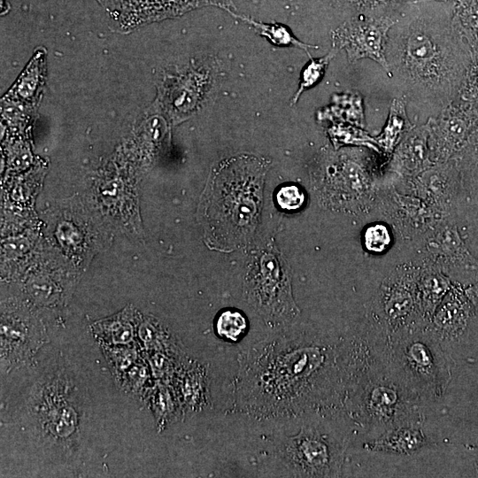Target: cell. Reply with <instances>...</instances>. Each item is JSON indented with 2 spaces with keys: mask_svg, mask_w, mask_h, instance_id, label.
Instances as JSON below:
<instances>
[{
  "mask_svg": "<svg viewBox=\"0 0 478 478\" xmlns=\"http://www.w3.org/2000/svg\"><path fill=\"white\" fill-rule=\"evenodd\" d=\"M343 340L303 333L254 344L239 357L235 408L259 418L343 409Z\"/></svg>",
  "mask_w": 478,
  "mask_h": 478,
  "instance_id": "6da1fadb",
  "label": "cell"
},
{
  "mask_svg": "<svg viewBox=\"0 0 478 478\" xmlns=\"http://www.w3.org/2000/svg\"><path fill=\"white\" fill-rule=\"evenodd\" d=\"M472 56L455 19L417 13L395 22L388 32L387 73L406 104L430 117L456 98Z\"/></svg>",
  "mask_w": 478,
  "mask_h": 478,
  "instance_id": "7a4b0ae2",
  "label": "cell"
},
{
  "mask_svg": "<svg viewBox=\"0 0 478 478\" xmlns=\"http://www.w3.org/2000/svg\"><path fill=\"white\" fill-rule=\"evenodd\" d=\"M266 166L254 157L226 160L216 171L204 201L209 241L223 249L239 247L252 236L260 212Z\"/></svg>",
  "mask_w": 478,
  "mask_h": 478,
  "instance_id": "3957f363",
  "label": "cell"
},
{
  "mask_svg": "<svg viewBox=\"0 0 478 478\" xmlns=\"http://www.w3.org/2000/svg\"><path fill=\"white\" fill-rule=\"evenodd\" d=\"M369 148L351 147L323 151L313 173L320 202L328 208L351 214L377 208L383 167L388 160Z\"/></svg>",
  "mask_w": 478,
  "mask_h": 478,
  "instance_id": "277c9868",
  "label": "cell"
},
{
  "mask_svg": "<svg viewBox=\"0 0 478 478\" xmlns=\"http://www.w3.org/2000/svg\"><path fill=\"white\" fill-rule=\"evenodd\" d=\"M388 353L399 379L423 405L443 397L451 381L452 359L428 325L389 335Z\"/></svg>",
  "mask_w": 478,
  "mask_h": 478,
  "instance_id": "5b68a950",
  "label": "cell"
},
{
  "mask_svg": "<svg viewBox=\"0 0 478 478\" xmlns=\"http://www.w3.org/2000/svg\"><path fill=\"white\" fill-rule=\"evenodd\" d=\"M79 390L66 372H56L37 384L29 414L37 436L46 443L68 449L78 440L83 416Z\"/></svg>",
  "mask_w": 478,
  "mask_h": 478,
  "instance_id": "8992f818",
  "label": "cell"
},
{
  "mask_svg": "<svg viewBox=\"0 0 478 478\" xmlns=\"http://www.w3.org/2000/svg\"><path fill=\"white\" fill-rule=\"evenodd\" d=\"M247 302L269 327L293 322L300 314L286 264L274 248L258 252L244 277Z\"/></svg>",
  "mask_w": 478,
  "mask_h": 478,
  "instance_id": "52a82bcc",
  "label": "cell"
},
{
  "mask_svg": "<svg viewBox=\"0 0 478 478\" xmlns=\"http://www.w3.org/2000/svg\"><path fill=\"white\" fill-rule=\"evenodd\" d=\"M345 450L343 439L316 426L306 425L279 443L277 455L295 476L338 477Z\"/></svg>",
  "mask_w": 478,
  "mask_h": 478,
  "instance_id": "ba28073f",
  "label": "cell"
},
{
  "mask_svg": "<svg viewBox=\"0 0 478 478\" xmlns=\"http://www.w3.org/2000/svg\"><path fill=\"white\" fill-rule=\"evenodd\" d=\"M413 243L414 261L438 267L463 286L478 281V258L467 243L459 216L440 220Z\"/></svg>",
  "mask_w": 478,
  "mask_h": 478,
  "instance_id": "9c48e42d",
  "label": "cell"
},
{
  "mask_svg": "<svg viewBox=\"0 0 478 478\" xmlns=\"http://www.w3.org/2000/svg\"><path fill=\"white\" fill-rule=\"evenodd\" d=\"M418 265L413 261L397 266L382 281L366 318L387 336L415 325H427L420 316L417 297Z\"/></svg>",
  "mask_w": 478,
  "mask_h": 478,
  "instance_id": "30bf717a",
  "label": "cell"
},
{
  "mask_svg": "<svg viewBox=\"0 0 478 478\" xmlns=\"http://www.w3.org/2000/svg\"><path fill=\"white\" fill-rule=\"evenodd\" d=\"M401 192L420 198L441 219L460 217L466 204L456 159L437 163L413 178L399 180L386 174Z\"/></svg>",
  "mask_w": 478,
  "mask_h": 478,
  "instance_id": "8fae6325",
  "label": "cell"
},
{
  "mask_svg": "<svg viewBox=\"0 0 478 478\" xmlns=\"http://www.w3.org/2000/svg\"><path fill=\"white\" fill-rule=\"evenodd\" d=\"M427 121L433 163L456 159L478 129V106L455 99Z\"/></svg>",
  "mask_w": 478,
  "mask_h": 478,
  "instance_id": "7c38bea8",
  "label": "cell"
},
{
  "mask_svg": "<svg viewBox=\"0 0 478 478\" xmlns=\"http://www.w3.org/2000/svg\"><path fill=\"white\" fill-rule=\"evenodd\" d=\"M377 208L405 241L415 243L442 220L418 197L399 191L382 176Z\"/></svg>",
  "mask_w": 478,
  "mask_h": 478,
  "instance_id": "4fadbf2b",
  "label": "cell"
},
{
  "mask_svg": "<svg viewBox=\"0 0 478 478\" xmlns=\"http://www.w3.org/2000/svg\"><path fill=\"white\" fill-rule=\"evenodd\" d=\"M1 371L11 372L29 363L47 336L35 318L19 311L2 309L0 335Z\"/></svg>",
  "mask_w": 478,
  "mask_h": 478,
  "instance_id": "5bb4252c",
  "label": "cell"
},
{
  "mask_svg": "<svg viewBox=\"0 0 478 478\" xmlns=\"http://www.w3.org/2000/svg\"><path fill=\"white\" fill-rule=\"evenodd\" d=\"M394 24L390 17H361L338 27L332 35L333 44L346 51L350 63L370 58L388 73L385 46L388 32Z\"/></svg>",
  "mask_w": 478,
  "mask_h": 478,
  "instance_id": "9a60e30c",
  "label": "cell"
},
{
  "mask_svg": "<svg viewBox=\"0 0 478 478\" xmlns=\"http://www.w3.org/2000/svg\"><path fill=\"white\" fill-rule=\"evenodd\" d=\"M464 289L462 284L453 282L428 325L443 345L465 338L471 321L478 315Z\"/></svg>",
  "mask_w": 478,
  "mask_h": 478,
  "instance_id": "2e32d148",
  "label": "cell"
},
{
  "mask_svg": "<svg viewBox=\"0 0 478 478\" xmlns=\"http://www.w3.org/2000/svg\"><path fill=\"white\" fill-rule=\"evenodd\" d=\"M435 165L431 158L428 121L414 126L401 139L384 165L383 172L399 180L415 177Z\"/></svg>",
  "mask_w": 478,
  "mask_h": 478,
  "instance_id": "e0dca14e",
  "label": "cell"
},
{
  "mask_svg": "<svg viewBox=\"0 0 478 478\" xmlns=\"http://www.w3.org/2000/svg\"><path fill=\"white\" fill-rule=\"evenodd\" d=\"M431 444L421 425H402L386 430L373 440L366 442L363 448L370 452L411 456Z\"/></svg>",
  "mask_w": 478,
  "mask_h": 478,
  "instance_id": "ac0fdd59",
  "label": "cell"
},
{
  "mask_svg": "<svg viewBox=\"0 0 478 478\" xmlns=\"http://www.w3.org/2000/svg\"><path fill=\"white\" fill-rule=\"evenodd\" d=\"M414 262L418 265L419 309L422 320L428 325L436 309L451 288L453 281L438 267L427 263Z\"/></svg>",
  "mask_w": 478,
  "mask_h": 478,
  "instance_id": "d6986e66",
  "label": "cell"
},
{
  "mask_svg": "<svg viewBox=\"0 0 478 478\" xmlns=\"http://www.w3.org/2000/svg\"><path fill=\"white\" fill-rule=\"evenodd\" d=\"M139 320L131 307L94 322L90 330L102 345H130L137 335Z\"/></svg>",
  "mask_w": 478,
  "mask_h": 478,
  "instance_id": "ffe728a7",
  "label": "cell"
},
{
  "mask_svg": "<svg viewBox=\"0 0 478 478\" xmlns=\"http://www.w3.org/2000/svg\"><path fill=\"white\" fill-rule=\"evenodd\" d=\"M406 105L404 97L394 98L386 124L381 134L374 137L382 153L388 158L405 135L414 127L407 116Z\"/></svg>",
  "mask_w": 478,
  "mask_h": 478,
  "instance_id": "44dd1931",
  "label": "cell"
},
{
  "mask_svg": "<svg viewBox=\"0 0 478 478\" xmlns=\"http://www.w3.org/2000/svg\"><path fill=\"white\" fill-rule=\"evenodd\" d=\"M176 389L187 408L197 410L207 404V382L204 369L201 365L196 364L181 372L177 379Z\"/></svg>",
  "mask_w": 478,
  "mask_h": 478,
  "instance_id": "7402d4cb",
  "label": "cell"
},
{
  "mask_svg": "<svg viewBox=\"0 0 478 478\" xmlns=\"http://www.w3.org/2000/svg\"><path fill=\"white\" fill-rule=\"evenodd\" d=\"M466 204L478 202V129L471 137L466 147L456 158Z\"/></svg>",
  "mask_w": 478,
  "mask_h": 478,
  "instance_id": "603a6c76",
  "label": "cell"
},
{
  "mask_svg": "<svg viewBox=\"0 0 478 478\" xmlns=\"http://www.w3.org/2000/svg\"><path fill=\"white\" fill-rule=\"evenodd\" d=\"M137 337L147 351L179 354L181 349L176 339L152 319L139 320Z\"/></svg>",
  "mask_w": 478,
  "mask_h": 478,
  "instance_id": "cb8c5ba5",
  "label": "cell"
},
{
  "mask_svg": "<svg viewBox=\"0 0 478 478\" xmlns=\"http://www.w3.org/2000/svg\"><path fill=\"white\" fill-rule=\"evenodd\" d=\"M334 104L324 111V119L336 120L359 127H365L362 97L358 93L337 95L333 97Z\"/></svg>",
  "mask_w": 478,
  "mask_h": 478,
  "instance_id": "d4e9b609",
  "label": "cell"
},
{
  "mask_svg": "<svg viewBox=\"0 0 478 478\" xmlns=\"http://www.w3.org/2000/svg\"><path fill=\"white\" fill-rule=\"evenodd\" d=\"M335 148L342 145L366 147L382 154L374 137L371 136L362 127L349 123L339 122L328 130Z\"/></svg>",
  "mask_w": 478,
  "mask_h": 478,
  "instance_id": "484cf974",
  "label": "cell"
},
{
  "mask_svg": "<svg viewBox=\"0 0 478 478\" xmlns=\"http://www.w3.org/2000/svg\"><path fill=\"white\" fill-rule=\"evenodd\" d=\"M216 335L228 342H238L247 332L248 320L244 314L235 309L219 313L214 321Z\"/></svg>",
  "mask_w": 478,
  "mask_h": 478,
  "instance_id": "4316f807",
  "label": "cell"
},
{
  "mask_svg": "<svg viewBox=\"0 0 478 478\" xmlns=\"http://www.w3.org/2000/svg\"><path fill=\"white\" fill-rule=\"evenodd\" d=\"M229 12L233 16L237 17L243 19V21H246L249 24L252 25L257 30H258V32L262 35L266 36L272 43L275 45H279V46L292 45V46L303 49L306 52H308V48H317L315 46L308 45L298 41L296 37L293 36L290 31L282 25L260 23L251 19H249L246 16L237 15L230 11Z\"/></svg>",
  "mask_w": 478,
  "mask_h": 478,
  "instance_id": "83f0119b",
  "label": "cell"
},
{
  "mask_svg": "<svg viewBox=\"0 0 478 478\" xmlns=\"http://www.w3.org/2000/svg\"><path fill=\"white\" fill-rule=\"evenodd\" d=\"M102 347L109 366L114 376L116 377V380H118L130 366H132L140 358L137 350L135 348V346L102 345Z\"/></svg>",
  "mask_w": 478,
  "mask_h": 478,
  "instance_id": "f1b7e54d",
  "label": "cell"
},
{
  "mask_svg": "<svg viewBox=\"0 0 478 478\" xmlns=\"http://www.w3.org/2000/svg\"><path fill=\"white\" fill-rule=\"evenodd\" d=\"M362 243L366 251L383 253L391 245L392 235L389 227L382 223L370 224L363 231Z\"/></svg>",
  "mask_w": 478,
  "mask_h": 478,
  "instance_id": "f546056e",
  "label": "cell"
},
{
  "mask_svg": "<svg viewBox=\"0 0 478 478\" xmlns=\"http://www.w3.org/2000/svg\"><path fill=\"white\" fill-rule=\"evenodd\" d=\"M174 397L165 384H160L155 389L151 402L158 426H164L174 417L176 407Z\"/></svg>",
  "mask_w": 478,
  "mask_h": 478,
  "instance_id": "4dcf8cb0",
  "label": "cell"
},
{
  "mask_svg": "<svg viewBox=\"0 0 478 478\" xmlns=\"http://www.w3.org/2000/svg\"><path fill=\"white\" fill-rule=\"evenodd\" d=\"M335 56V50H331L326 56L312 59L305 66L301 73V80L298 90L294 96L293 103H296L301 93L316 84L322 77L329 61Z\"/></svg>",
  "mask_w": 478,
  "mask_h": 478,
  "instance_id": "1f68e13d",
  "label": "cell"
},
{
  "mask_svg": "<svg viewBox=\"0 0 478 478\" xmlns=\"http://www.w3.org/2000/svg\"><path fill=\"white\" fill-rule=\"evenodd\" d=\"M472 52L471 64L455 99L478 106V50Z\"/></svg>",
  "mask_w": 478,
  "mask_h": 478,
  "instance_id": "d6a6232c",
  "label": "cell"
},
{
  "mask_svg": "<svg viewBox=\"0 0 478 478\" xmlns=\"http://www.w3.org/2000/svg\"><path fill=\"white\" fill-rule=\"evenodd\" d=\"M150 379L147 364L139 358L117 381L125 390L137 393L146 387Z\"/></svg>",
  "mask_w": 478,
  "mask_h": 478,
  "instance_id": "836d02e7",
  "label": "cell"
},
{
  "mask_svg": "<svg viewBox=\"0 0 478 478\" xmlns=\"http://www.w3.org/2000/svg\"><path fill=\"white\" fill-rule=\"evenodd\" d=\"M459 220L467 243L478 258V202L466 204Z\"/></svg>",
  "mask_w": 478,
  "mask_h": 478,
  "instance_id": "e575fe53",
  "label": "cell"
},
{
  "mask_svg": "<svg viewBox=\"0 0 478 478\" xmlns=\"http://www.w3.org/2000/svg\"><path fill=\"white\" fill-rule=\"evenodd\" d=\"M305 192L295 184L283 185L275 194V201L278 207L286 212L300 210L305 205Z\"/></svg>",
  "mask_w": 478,
  "mask_h": 478,
  "instance_id": "d590c367",
  "label": "cell"
},
{
  "mask_svg": "<svg viewBox=\"0 0 478 478\" xmlns=\"http://www.w3.org/2000/svg\"><path fill=\"white\" fill-rule=\"evenodd\" d=\"M38 64H40L39 61L31 63L25 73L19 80V82H17L15 90L23 99H29L37 89L41 74V67L40 66H38Z\"/></svg>",
  "mask_w": 478,
  "mask_h": 478,
  "instance_id": "8d00e7d4",
  "label": "cell"
},
{
  "mask_svg": "<svg viewBox=\"0 0 478 478\" xmlns=\"http://www.w3.org/2000/svg\"><path fill=\"white\" fill-rule=\"evenodd\" d=\"M465 293L478 314V281L465 286Z\"/></svg>",
  "mask_w": 478,
  "mask_h": 478,
  "instance_id": "74e56055",
  "label": "cell"
},
{
  "mask_svg": "<svg viewBox=\"0 0 478 478\" xmlns=\"http://www.w3.org/2000/svg\"><path fill=\"white\" fill-rule=\"evenodd\" d=\"M476 472H477V474H478V461H477V463H476Z\"/></svg>",
  "mask_w": 478,
  "mask_h": 478,
  "instance_id": "f35d334b",
  "label": "cell"
}]
</instances>
